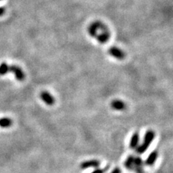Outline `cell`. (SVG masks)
<instances>
[{"mask_svg": "<svg viewBox=\"0 0 173 173\" xmlns=\"http://www.w3.org/2000/svg\"><path fill=\"white\" fill-rule=\"evenodd\" d=\"M0 1H1V0H0Z\"/></svg>", "mask_w": 173, "mask_h": 173, "instance_id": "cell-17", "label": "cell"}, {"mask_svg": "<svg viewBox=\"0 0 173 173\" xmlns=\"http://www.w3.org/2000/svg\"><path fill=\"white\" fill-rule=\"evenodd\" d=\"M111 107L116 110H124L126 108V105L121 100H113L111 103Z\"/></svg>", "mask_w": 173, "mask_h": 173, "instance_id": "cell-8", "label": "cell"}, {"mask_svg": "<svg viewBox=\"0 0 173 173\" xmlns=\"http://www.w3.org/2000/svg\"><path fill=\"white\" fill-rule=\"evenodd\" d=\"M109 54L112 56L118 59H124L125 57V54L124 53L121 51L119 48L116 47H111L109 49Z\"/></svg>", "mask_w": 173, "mask_h": 173, "instance_id": "cell-4", "label": "cell"}, {"mask_svg": "<svg viewBox=\"0 0 173 173\" xmlns=\"http://www.w3.org/2000/svg\"><path fill=\"white\" fill-rule=\"evenodd\" d=\"M40 97L41 100L45 102L46 104H47L48 105H53L55 102L54 100V97L47 93V92H43V93L40 94Z\"/></svg>", "mask_w": 173, "mask_h": 173, "instance_id": "cell-5", "label": "cell"}, {"mask_svg": "<svg viewBox=\"0 0 173 173\" xmlns=\"http://www.w3.org/2000/svg\"><path fill=\"white\" fill-rule=\"evenodd\" d=\"M97 39L98 41L101 43H107L109 37H110V34H109L108 31L105 30L103 32H102L100 35H97Z\"/></svg>", "mask_w": 173, "mask_h": 173, "instance_id": "cell-9", "label": "cell"}, {"mask_svg": "<svg viewBox=\"0 0 173 173\" xmlns=\"http://www.w3.org/2000/svg\"><path fill=\"white\" fill-rule=\"evenodd\" d=\"M12 125V121L9 118H0V127L9 128Z\"/></svg>", "mask_w": 173, "mask_h": 173, "instance_id": "cell-11", "label": "cell"}, {"mask_svg": "<svg viewBox=\"0 0 173 173\" xmlns=\"http://www.w3.org/2000/svg\"><path fill=\"white\" fill-rule=\"evenodd\" d=\"M154 136H155V133L154 131L152 130H149L146 132L145 136L144 137V141H143L142 144L138 145L137 148L136 149V152L138 154H141L144 153L152 142L153 141Z\"/></svg>", "mask_w": 173, "mask_h": 173, "instance_id": "cell-1", "label": "cell"}, {"mask_svg": "<svg viewBox=\"0 0 173 173\" xmlns=\"http://www.w3.org/2000/svg\"><path fill=\"white\" fill-rule=\"evenodd\" d=\"M4 12H5L4 8H3V7H0V16H1V15H4Z\"/></svg>", "mask_w": 173, "mask_h": 173, "instance_id": "cell-16", "label": "cell"}, {"mask_svg": "<svg viewBox=\"0 0 173 173\" xmlns=\"http://www.w3.org/2000/svg\"><path fill=\"white\" fill-rule=\"evenodd\" d=\"M100 165V162L98 160H88V161L82 162L80 164V167L83 169H88V168H98Z\"/></svg>", "mask_w": 173, "mask_h": 173, "instance_id": "cell-3", "label": "cell"}, {"mask_svg": "<svg viewBox=\"0 0 173 173\" xmlns=\"http://www.w3.org/2000/svg\"><path fill=\"white\" fill-rule=\"evenodd\" d=\"M9 72V66L7 63L3 62L0 65V75H5L7 73Z\"/></svg>", "mask_w": 173, "mask_h": 173, "instance_id": "cell-12", "label": "cell"}, {"mask_svg": "<svg viewBox=\"0 0 173 173\" xmlns=\"http://www.w3.org/2000/svg\"><path fill=\"white\" fill-rule=\"evenodd\" d=\"M104 172H105V170H104L103 169H100V168H97V169H96L95 170H94L91 173H104Z\"/></svg>", "mask_w": 173, "mask_h": 173, "instance_id": "cell-14", "label": "cell"}, {"mask_svg": "<svg viewBox=\"0 0 173 173\" xmlns=\"http://www.w3.org/2000/svg\"><path fill=\"white\" fill-rule=\"evenodd\" d=\"M9 71H12L15 74V78L18 81H23L25 79V74L22 69L19 66H15V65H12L9 66Z\"/></svg>", "mask_w": 173, "mask_h": 173, "instance_id": "cell-2", "label": "cell"}, {"mask_svg": "<svg viewBox=\"0 0 173 173\" xmlns=\"http://www.w3.org/2000/svg\"><path fill=\"white\" fill-rule=\"evenodd\" d=\"M133 159H134V156L133 155H129L128 157V158L126 159V160L124 162V166L126 169H129V170H133Z\"/></svg>", "mask_w": 173, "mask_h": 173, "instance_id": "cell-10", "label": "cell"}, {"mask_svg": "<svg viewBox=\"0 0 173 173\" xmlns=\"http://www.w3.org/2000/svg\"><path fill=\"white\" fill-rule=\"evenodd\" d=\"M110 173H121V169L119 167H116Z\"/></svg>", "mask_w": 173, "mask_h": 173, "instance_id": "cell-15", "label": "cell"}, {"mask_svg": "<svg viewBox=\"0 0 173 173\" xmlns=\"http://www.w3.org/2000/svg\"><path fill=\"white\" fill-rule=\"evenodd\" d=\"M138 143H139V133L138 132H135L131 138L130 148L132 149H136L138 146Z\"/></svg>", "mask_w": 173, "mask_h": 173, "instance_id": "cell-7", "label": "cell"}, {"mask_svg": "<svg viewBox=\"0 0 173 173\" xmlns=\"http://www.w3.org/2000/svg\"><path fill=\"white\" fill-rule=\"evenodd\" d=\"M133 165H134V167H142L143 165H144L142 159L140 157H134V159H133Z\"/></svg>", "mask_w": 173, "mask_h": 173, "instance_id": "cell-13", "label": "cell"}, {"mask_svg": "<svg viewBox=\"0 0 173 173\" xmlns=\"http://www.w3.org/2000/svg\"><path fill=\"white\" fill-rule=\"evenodd\" d=\"M157 157H158V152L157 150H154L152 152H151L150 154L148 156L147 159L146 160V162H145V164L146 165H149V166H151V165H153L154 162L157 160Z\"/></svg>", "mask_w": 173, "mask_h": 173, "instance_id": "cell-6", "label": "cell"}]
</instances>
